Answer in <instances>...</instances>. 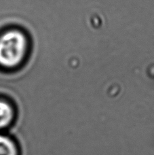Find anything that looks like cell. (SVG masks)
<instances>
[{"instance_id": "3", "label": "cell", "mask_w": 154, "mask_h": 155, "mask_svg": "<svg viewBox=\"0 0 154 155\" xmlns=\"http://www.w3.org/2000/svg\"><path fill=\"white\" fill-rule=\"evenodd\" d=\"M0 155H18L15 142L10 137L0 134Z\"/></svg>"}, {"instance_id": "1", "label": "cell", "mask_w": 154, "mask_h": 155, "mask_svg": "<svg viewBox=\"0 0 154 155\" xmlns=\"http://www.w3.org/2000/svg\"><path fill=\"white\" fill-rule=\"evenodd\" d=\"M28 51L26 35L17 29H9L0 35V67L13 69L23 62Z\"/></svg>"}, {"instance_id": "2", "label": "cell", "mask_w": 154, "mask_h": 155, "mask_svg": "<svg viewBox=\"0 0 154 155\" xmlns=\"http://www.w3.org/2000/svg\"><path fill=\"white\" fill-rule=\"evenodd\" d=\"M14 118V110L9 102L0 99V130L7 128Z\"/></svg>"}]
</instances>
